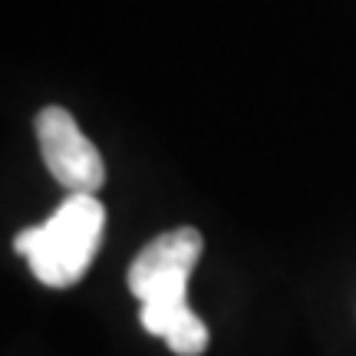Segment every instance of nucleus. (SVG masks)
Wrapping results in <instances>:
<instances>
[{
  "mask_svg": "<svg viewBox=\"0 0 356 356\" xmlns=\"http://www.w3.org/2000/svg\"><path fill=\"white\" fill-rule=\"evenodd\" d=\"M204 241L198 228H172L142 248L129 264V291L139 300V323L175 356H202L208 350V327L188 307V277Z\"/></svg>",
  "mask_w": 356,
  "mask_h": 356,
  "instance_id": "1",
  "label": "nucleus"
},
{
  "mask_svg": "<svg viewBox=\"0 0 356 356\" xmlns=\"http://www.w3.org/2000/svg\"><path fill=\"white\" fill-rule=\"evenodd\" d=\"M106 231V208L96 195H66L43 225L20 231L13 251L26 257L33 277L47 287H73L83 280Z\"/></svg>",
  "mask_w": 356,
  "mask_h": 356,
  "instance_id": "2",
  "label": "nucleus"
},
{
  "mask_svg": "<svg viewBox=\"0 0 356 356\" xmlns=\"http://www.w3.org/2000/svg\"><path fill=\"white\" fill-rule=\"evenodd\" d=\"M37 142L50 175L70 195H96L106 181L102 155L79 132L76 119L63 106H47L37 113Z\"/></svg>",
  "mask_w": 356,
  "mask_h": 356,
  "instance_id": "3",
  "label": "nucleus"
}]
</instances>
